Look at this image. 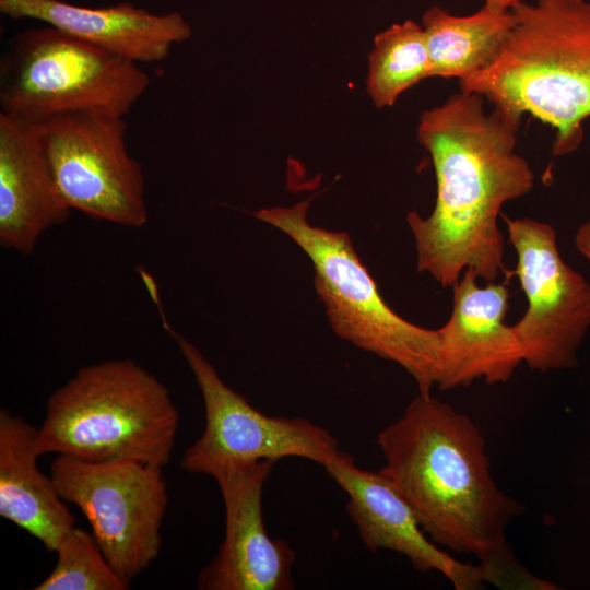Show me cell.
<instances>
[{
    "mask_svg": "<svg viewBox=\"0 0 590 590\" xmlns=\"http://www.w3.org/2000/svg\"><path fill=\"white\" fill-rule=\"evenodd\" d=\"M484 97L460 91L422 113L417 141L429 153L436 201L423 217L411 211L418 272L451 287L468 269L494 282L514 274L504 264L503 205L529 193L535 176L516 152L520 122L497 108L487 113Z\"/></svg>",
    "mask_w": 590,
    "mask_h": 590,
    "instance_id": "obj_1",
    "label": "cell"
},
{
    "mask_svg": "<svg viewBox=\"0 0 590 590\" xmlns=\"http://www.w3.org/2000/svg\"><path fill=\"white\" fill-rule=\"evenodd\" d=\"M386 475L429 539L480 559L500 588L554 589L515 558L506 528L521 505L495 483L481 429L449 404L420 393L377 438Z\"/></svg>",
    "mask_w": 590,
    "mask_h": 590,
    "instance_id": "obj_2",
    "label": "cell"
},
{
    "mask_svg": "<svg viewBox=\"0 0 590 590\" xmlns=\"http://www.w3.org/2000/svg\"><path fill=\"white\" fill-rule=\"evenodd\" d=\"M515 24L495 60L459 80L520 122L524 114L555 129L552 156L583 140L590 117V0H526L511 9Z\"/></svg>",
    "mask_w": 590,
    "mask_h": 590,
    "instance_id": "obj_3",
    "label": "cell"
},
{
    "mask_svg": "<svg viewBox=\"0 0 590 590\" xmlns=\"http://www.w3.org/2000/svg\"><path fill=\"white\" fill-rule=\"evenodd\" d=\"M178 424L170 393L153 374L128 358L104 361L81 367L49 396L36 449L164 468Z\"/></svg>",
    "mask_w": 590,
    "mask_h": 590,
    "instance_id": "obj_4",
    "label": "cell"
},
{
    "mask_svg": "<svg viewBox=\"0 0 590 590\" xmlns=\"http://www.w3.org/2000/svg\"><path fill=\"white\" fill-rule=\"evenodd\" d=\"M310 199L292 206L263 208L253 215L287 235L310 259L315 288L333 332L355 346L401 366L420 393L435 386L438 329L402 318L384 300L350 236L308 222Z\"/></svg>",
    "mask_w": 590,
    "mask_h": 590,
    "instance_id": "obj_5",
    "label": "cell"
},
{
    "mask_svg": "<svg viewBox=\"0 0 590 590\" xmlns=\"http://www.w3.org/2000/svg\"><path fill=\"white\" fill-rule=\"evenodd\" d=\"M149 84L139 63L49 25L15 35L0 61L1 113L34 123L75 111L125 117Z\"/></svg>",
    "mask_w": 590,
    "mask_h": 590,
    "instance_id": "obj_6",
    "label": "cell"
},
{
    "mask_svg": "<svg viewBox=\"0 0 590 590\" xmlns=\"http://www.w3.org/2000/svg\"><path fill=\"white\" fill-rule=\"evenodd\" d=\"M50 476L61 498L84 514L104 556L130 588L161 552L168 505L163 468L57 455Z\"/></svg>",
    "mask_w": 590,
    "mask_h": 590,
    "instance_id": "obj_7",
    "label": "cell"
},
{
    "mask_svg": "<svg viewBox=\"0 0 590 590\" xmlns=\"http://www.w3.org/2000/svg\"><path fill=\"white\" fill-rule=\"evenodd\" d=\"M162 323L173 337L200 388L205 413L202 435L180 461L188 473L214 476L223 470L260 460L299 457L322 467L339 449L338 440L308 420L269 416L229 388L204 355L167 322L158 292L150 294Z\"/></svg>",
    "mask_w": 590,
    "mask_h": 590,
    "instance_id": "obj_8",
    "label": "cell"
},
{
    "mask_svg": "<svg viewBox=\"0 0 590 590\" xmlns=\"http://www.w3.org/2000/svg\"><path fill=\"white\" fill-rule=\"evenodd\" d=\"M39 126L55 184L71 210L127 227L145 225V180L127 148L125 117L75 111Z\"/></svg>",
    "mask_w": 590,
    "mask_h": 590,
    "instance_id": "obj_9",
    "label": "cell"
},
{
    "mask_svg": "<svg viewBox=\"0 0 590 590\" xmlns=\"http://www.w3.org/2000/svg\"><path fill=\"white\" fill-rule=\"evenodd\" d=\"M500 216L517 256L512 274L528 304L512 324L523 363L539 371L575 368L590 329V283L564 261L551 224Z\"/></svg>",
    "mask_w": 590,
    "mask_h": 590,
    "instance_id": "obj_10",
    "label": "cell"
},
{
    "mask_svg": "<svg viewBox=\"0 0 590 590\" xmlns=\"http://www.w3.org/2000/svg\"><path fill=\"white\" fill-rule=\"evenodd\" d=\"M276 461L226 469L214 475L225 506V536L198 577L201 590H291L295 552L269 536L262 491Z\"/></svg>",
    "mask_w": 590,
    "mask_h": 590,
    "instance_id": "obj_11",
    "label": "cell"
},
{
    "mask_svg": "<svg viewBox=\"0 0 590 590\" xmlns=\"http://www.w3.org/2000/svg\"><path fill=\"white\" fill-rule=\"evenodd\" d=\"M468 269L451 286L452 309L439 332L435 386L439 390L467 387L483 379L507 382L520 364L522 351L512 326L505 321L509 290L504 283L479 285Z\"/></svg>",
    "mask_w": 590,
    "mask_h": 590,
    "instance_id": "obj_12",
    "label": "cell"
},
{
    "mask_svg": "<svg viewBox=\"0 0 590 590\" xmlns=\"http://www.w3.org/2000/svg\"><path fill=\"white\" fill-rule=\"evenodd\" d=\"M323 468L346 493V510L367 548L400 553L417 570L440 573L457 590L482 588V567L457 560L436 546L409 503L380 471L358 468L352 456L339 449Z\"/></svg>",
    "mask_w": 590,
    "mask_h": 590,
    "instance_id": "obj_13",
    "label": "cell"
},
{
    "mask_svg": "<svg viewBox=\"0 0 590 590\" xmlns=\"http://www.w3.org/2000/svg\"><path fill=\"white\" fill-rule=\"evenodd\" d=\"M0 11L44 22L139 64L163 61L192 34L179 12L152 13L129 2L91 8L62 0H0Z\"/></svg>",
    "mask_w": 590,
    "mask_h": 590,
    "instance_id": "obj_14",
    "label": "cell"
},
{
    "mask_svg": "<svg viewBox=\"0 0 590 590\" xmlns=\"http://www.w3.org/2000/svg\"><path fill=\"white\" fill-rule=\"evenodd\" d=\"M39 123L0 111V244L31 255L39 237L67 221Z\"/></svg>",
    "mask_w": 590,
    "mask_h": 590,
    "instance_id": "obj_15",
    "label": "cell"
},
{
    "mask_svg": "<svg viewBox=\"0 0 590 590\" xmlns=\"http://www.w3.org/2000/svg\"><path fill=\"white\" fill-rule=\"evenodd\" d=\"M37 433L22 417L0 410V516L55 552L75 518L51 476L37 467Z\"/></svg>",
    "mask_w": 590,
    "mask_h": 590,
    "instance_id": "obj_16",
    "label": "cell"
},
{
    "mask_svg": "<svg viewBox=\"0 0 590 590\" xmlns=\"http://www.w3.org/2000/svg\"><path fill=\"white\" fill-rule=\"evenodd\" d=\"M515 24L512 11L483 5L470 15L458 16L438 5L422 16L429 57V76L458 81L487 68L499 54Z\"/></svg>",
    "mask_w": 590,
    "mask_h": 590,
    "instance_id": "obj_17",
    "label": "cell"
},
{
    "mask_svg": "<svg viewBox=\"0 0 590 590\" xmlns=\"http://www.w3.org/2000/svg\"><path fill=\"white\" fill-rule=\"evenodd\" d=\"M424 30L413 20L396 23L377 34L368 58L367 93L378 108L429 76Z\"/></svg>",
    "mask_w": 590,
    "mask_h": 590,
    "instance_id": "obj_18",
    "label": "cell"
},
{
    "mask_svg": "<svg viewBox=\"0 0 590 590\" xmlns=\"http://www.w3.org/2000/svg\"><path fill=\"white\" fill-rule=\"evenodd\" d=\"M50 574L33 590H127L92 533L73 527L59 541Z\"/></svg>",
    "mask_w": 590,
    "mask_h": 590,
    "instance_id": "obj_19",
    "label": "cell"
},
{
    "mask_svg": "<svg viewBox=\"0 0 590 590\" xmlns=\"http://www.w3.org/2000/svg\"><path fill=\"white\" fill-rule=\"evenodd\" d=\"M574 243L578 251L590 261V220L578 227Z\"/></svg>",
    "mask_w": 590,
    "mask_h": 590,
    "instance_id": "obj_20",
    "label": "cell"
},
{
    "mask_svg": "<svg viewBox=\"0 0 590 590\" xmlns=\"http://www.w3.org/2000/svg\"><path fill=\"white\" fill-rule=\"evenodd\" d=\"M484 5L496 11H510L522 0H483Z\"/></svg>",
    "mask_w": 590,
    "mask_h": 590,
    "instance_id": "obj_21",
    "label": "cell"
}]
</instances>
